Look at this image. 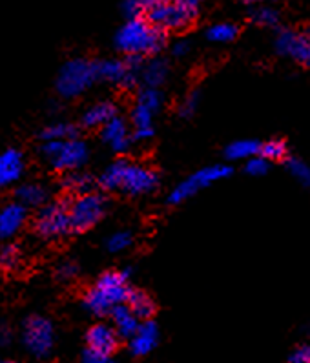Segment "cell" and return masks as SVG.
<instances>
[{"label":"cell","instance_id":"cell-1","mask_svg":"<svg viewBox=\"0 0 310 363\" xmlns=\"http://www.w3.org/2000/svg\"><path fill=\"white\" fill-rule=\"evenodd\" d=\"M157 184L159 175L153 168L126 159L111 162L101 175L102 189L121 190L130 196H145L157 189Z\"/></svg>","mask_w":310,"mask_h":363},{"label":"cell","instance_id":"cell-2","mask_svg":"<svg viewBox=\"0 0 310 363\" xmlns=\"http://www.w3.org/2000/svg\"><path fill=\"white\" fill-rule=\"evenodd\" d=\"M165 43V31L155 28L148 18L143 17L128 21L115 35V44L121 52L126 53L128 57H137V59L161 52Z\"/></svg>","mask_w":310,"mask_h":363},{"label":"cell","instance_id":"cell-3","mask_svg":"<svg viewBox=\"0 0 310 363\" xmlns=\"http://www.w3.org/2000/svg\"><path fill=\"white\" fill-rule=\"evenodd\" d=\"M128 296H130L128 274L111 270L102 274L95 285L86 292L84 305L95 316H106L114 312V308L124 305Z\"/></svg>","mask_w":310,"mask_h":363},{"label":"cell","instance_id":"cell-4","mask_svg":"<svg viewBox=\"0 0 310 363\" xmlns=\"http://www.w3.org/2000/svg\"><path fill=\"white\" fill-rule=\"evenodd\" d=\"M95 81H97L95 62H89L84 59H73L60 68L59 77H57V91L66 99L79 97Z\"/></svg>","mask_w":310,"mask_h":363},{"label":"cell","instance_id":"cell-5","mask_svg":"<svg viewBox=\"0 0 310 363\" xmlns=\"http://www.w3.org/2000/svg\"><path fill=\"white\" fill-rule=\"evenodd\" d=\"M199 4H184L177 0H166L148 11V21L161 31L184 30L196 21Z\"/></svg>","mask_w":310,"mask_h":363},{"label":"cell","instance_id":"cell-6","mask_svg":"<svg viewBox=\"0 0 310 363\" xmlns=\"http://www.w3.org/2000/svg\"><path fill=\"white\" fill-rule=\"evenodd\" d=\"M40 152L51 167L60 172L77 170L88 159V146L77 137L66 141H46Z\"/></svg>","mask_w":310,"mask_h":363},{"label":"cell","instance_id":"cell-7","mask_svg":"<svg viewBox=\"0 0 310 363\" xmlns=\"http://www.w3.org/2000/svg\"><path fill=\"white\" fill-rule=\"evenodd\" d=\"M232 174V168L225 167V164H214V167H206L197 170L196 174L188 175L187 179L181 181V183L175 186L174 190L168 196V203L170 205H181L187 199L194 197L196 194H199L201 190L209 189L217 181H223L226 177H230Z\"/></svg>","mask_w":310,"mask_h":363},{"label":"cell","instance_id":"cell-8","mask_svg":"<svg viewBox=\"0 0 310 363\" xmlns=\"http://www.w3.org/2000/svg\"><path fill=\"white\" fill-rule=\"evenodd\" d=\"M33 228L44 240H59L72 230V219H70V205L64 201L50 203L38 210L35 218Z\"/></svg>","mask_w":310,"mask_h":363},{"label":"cell","instance_id":"cell-9","mask_svg":"<svg viewBox=\"0 0 310 363\" xmlns=\"http://www.w3.org/2000/svg\"><path fill=\"white\" fill-rule=\"evenodd\" d=\"M106 212L104 197L95 192L77 196L70 205V219H72V230L86 232L94 228Z\"/></svg>","mask_w":310,"mask_h":363},{"label":"cell","instance_id":"cell-10","mask_svg":"<svg viewBox=\"0 0 310 363\" xmlns=\"http://www.w3.org/2000/svg\"><path fill=\"white\" fill-rule=\"evenodd\" d=\"M139 62L140 59H137V57H128V60L110 59L95 62L97 79L117 84L121 88H132L137 82V75L140 72Z\"/></svg>","mask_w":310,"mask_h":363},{"label":"cell","instance_id":"cell-11","mask_svg":"<svg viewBox=\"0 0 310 363\" xmlns=\"http://www.w3.org/2000/svg\"><path fill=\"white\" fill-rule=\"evenodd\" d=\"M22 342L31 354L37 356V358H44L53 349V327L46 318H30L24 323Z\"/></svg>","mask_w":310,"mask_h":363},{"label":"cell","instance_id":"cell-12","mask_svg":"<svg viewBox=\"0 0 310 363\" xmlns=\"http://www.w3.org/2000/svg\"><path fill=\"white\" fill-rule=\"evenodd\" d=\"M276 50L279 55L294 59L303 66H310V37L292 30H283L276 37Z\"/></svg>","mask_w":310,"mask_h":363},{"label":"cell","instance_id":"cell-13","mask_svg":"<svg viewBox=\"0 0 310 363\" xmlns=\"http://www.w3.org/2000/svg\"><path fill=\"white\" fill-rule=\"evenodd\" d=\"M86 342H88V350L101 352V354H114L119 345V334L111 325L97 323L88 330Z\"/></svg>","mask_w":310,"mask_h":363},{"label":"cell","instance_id":"cell-14","mask_svg":"<svg viewBox=\"0 0 310 363\" xmlns=\"http://www.w3.org/2000/svg\"><path fill=\"white\" fill-rule=\"evenodd\" d=\"M28 210L21 203H8L0 206V240H8L17 234L26 223Z\"/></svg>","mask_w":310,"mask_h":363},{"label":"cell","instance_id":"cell-15","mask_svg":"<svg viewBox=\"0 0 310 363\" xmlns=\"http://www.w3.org/2000/svg\"><path fill=\"white\" fill-rule=\"evenodd\" d=\"M102 141L106 143L114 152H126L132 143V133L128 123L121 117H114L108 124L102 126Z\"/></svg>","mask_w":310,"mask_h":363},{"label":"cell","instance_id":"cell-16","mask_svg":"<svg viewBox=\"0 0 310 363\" xmlns=\"http://www.w3.org/2000/svg\"><path fill=\"white\" fill-rule=\"evenodd\" d=\"M24 172V157L18 150H6L0 154V189H8L21 179Z\"/></svg>","mask_w":310,"mask_h":363},{"label":"cell","instance_id":"cell-17","mask_svg":"<svg viewBox=\"0 0 310 363\" xmlns=\"http://www.w3.org/2000/svg\"><path fill=\"white\" fill-rule=\"evenodd\" d=\"M159 340V330L157 325L153 323L152 320H146L139 325L137 333L130 337V352L133 356H146L150 354Z\"/></svg>","mask_w":310,"mask_h":363},{"label":"cell","instance_id":"cell-18","mask_svg":"<svg viewBox=\"0 0 310 363\" xmlns=\"http://www.w3.org/2000/svg\"><path fill=\"white\" fill-rule=\"evenodd\" d=\"M114 117H117V108L111 101H101L89 106L82 116V124L86 128H102L104 124L110 123Z\"/></svg>","mask_w":310,"mask_h":363},{"label":"cell","instance_id":"cell-19","mask_svg":"<svg viewBox=\"0 0 310 363\" xmlns=\"http://www.w3.org/2000/svg\"><path fill=\"white\" fill-rule=\"evenodd\" d=\"M111 321H114V329L117 330V334L123 337H128V340L137 333L140 325V320L128 308V305H121V307L114 308V312H111Z\"/></svg>","mask_w":310,"mask_h":363},{"label":"cell","instance_id":"cell-20","mask_svg":"<svg viewBox=\"0 0 310 363\" xmlns=\"http://www.w3.org/2000/svg\"><path fill=\"white\" fill-rule=\"evenodd\" d=\"M153 111L148 108L135 104L132 111V124H133V139L135 141H148L153 137Z\"/></svg>","mask_w":310,"mask_h":363},{"label":"cell","instance_id":"cell-21","mask_svg":"<svg viewBox=\"0 0 310 363\" xmlns=\"http://www.w3.org/2000/svg\"><path fill=\"white\" fill-rule=\"evenodd\" d=\"M261 152V145L254 139H239V141L230 143L226 146L225 154L230 161H250L252 157H258Z\"/></svg>","mask_w":310,"mask_h":363},{"label":"cell","instance_id":"cell-22","mask_svg":"<svg viewBox=\"0 0 310 363\" xmlns=\"http://www.w3.org/2000/svg\"><path fill=\"white\" fill-rule=\"evenodd\" d=\"M140 77H143L146 88H159L168 77V66L165 60L152 59L140 68Z\"/></svg>","mask_w":310,"mask_h":363},{"label":"cell","instance_id":"cell-23","mask_svg":"<svg viewBox=\"0 0 310 363\" xmlns=\"http://www.w3.org/2000/svg\"><path fill=\"white\" fill-rule=\"evenodd\" d=\"M46 197V189L38 183H24L17 190V203H21L26 208H30V206H44Z\"/></svg>","mask_w":310,"mask_h":363},{"label":"cell","instance_id":"cell-24","mask_svg":"<svg viewBox=\"0 0 310 363\" xmlns=\"http://www.w3.org/2000/svg\"><path fill=\"white\" fill-rule=\"evenodd\" d=\"M128 308L135 314L139 320L146 321L153 316V311H155V305H153L152 298L148 294L140 291H130V296L126 299Z\"/></svg>","mask_w":310,"mask_h":363},{"label":"cell","instance_id":"cell-25","mask_svg":"<svg viewBox=\"0 0 310 363\" xmlns=\"http://www.w3.org/2000/svg\"><path fill=\"white\" fill-rule=\"evenodd\" d=\"M62 186L68 192L77 194V196H82V194H88L92 192V177L86 174H81V172H68L66 177L62 179Z\"/></svg>","mask_w":310,"mask_h":363},{"label":"cell","instance_id":"cell-26","mask_svg":"<svg viewBox=\"0 0 310 363\" xmlns=\"http://www.w3.org/2000/svg\"><path fill=\"white\" fill-rule=\"evenodd\" d=\"M77 128L70 123H55L50 124L48 128L43 130L40 137L43 143L46 141H66V139H75Z\"/></svg>","mask_w":310,"mask_h":363},{"label":"cell","instance_id":"cell-27","mask_svg":"<svg viewBox=\"0 0 310 363\" xmlns=\"http://www.w3.org/2000/svg\"><path fill=\"white\" fill-rule=\"evenodd\" d=\"M238 33L239 30L236 24H232V22H219V24H214L212 28H209L206 37H209L212 43L226 44V43H232V40L238 37Z\"/></svg>","mask_w":310,"mask_h":363},{"label":"cell","instance_id":"cell-28","mask_svg":"<svg viewBox=\"0 0 310 363\" xmlns=\"http://www.w3.org/2000/svg\"><path fill=\"white\" fill-rule=\"evenodd\" d=\"M135 104L148 108L150 111L157 113L159 108H161V104H162L161 91H159L157 88H145V90H140V94L137 95Z\"/></svg>","mask_w":310,"mask_h":363},{"label":"cell","instance_id":"cell-29","mask_svg":"<svg viewBox=\"0 0 310 363\" xmlns=\"http://www.w3.org/2000/svg\"><path fill=\"white\" fill-rule=\"evenodd\" d=\"M133 243V235L130 234V232L126 230H119L115 232V234H111L110 238H108L106 241V247L110 252L114 254H119V252H124L126 248L132 247Z\"/></svg>","mask_w":310,"mask_h":363},{"label":"cell","instance_id":"cell-30","mask_svg":"<svg viewBox=\"0 0 310 363\" xmlns=\"http://www.w3.org/2000/svg\"><path fill=\"white\" fill-rule=\"evenodd\" d=\"M260 155L267 159L268 162L279 161V159H283L287 155V145L283 141H279V139H272V141L261 145Z\"/></svg>","mask_w":310,"mask_h":363},{"label":"cell","instance_id":"cell-31","mask_svg":"<svg viewBox=\"0 0 310 363\" xmlns=\"http://www.w3.org/2000/svg\"><path fill=\"white\" fill-rule=\"evenodd\" d=\"M21 250L15 245H6V247H2V250H0V267L2 269L15 270L21 265Z\"/></svg>","mask_w":310,"mask_h":363},{"label":"cell","instance_id":"cell-32","mask_svg":"<svg viewBox=\"0 0 310 363\" xmlns=\"http://www.w3.org/2000/svg\"><path fill=\"white\" fill-rule=\"evenodd\" d=\"M289 172L294 179L298 181L301 186L310 189V167L306 162L299 161V159H290L289 161Z\"/></svg>","mask_w":310,"mask_h":363},{"label":"cell","instance_id":"cell-33","mask_svg":"<svg viewBox=\"0 0 310 363\" xmlns=\"http://www.w3.org/2000/svg\"><path fill=\"white\" fill-rule=\"evenodd\" d=\"M252 18L260 26L272 28L279 22V13L274 8H255L254 13H252Z\"/></svg>","mask_w":310,"mask_h":363},{"label":"cell","instance_id":"cell-34","mask_svg":"<svg viewBox=\"0 0 310 363\" xmlns=\"http://www.w3.org/2000/svg\"><path fill=\"white\" fill-rule=\"evenodd\" d=\"M268 164L270 162L267 161L265 157H261V155H258V157H252L250 161H247V167H245V170H247V174L254 175V177H260V175H265L268 172Z\"/></svg>","mask_w":310,"mask_h":363},{"label":"cell","instance_id":"cell-35","mask_svg":"<svg viewBox=\"0 0 310 363\" xmlns=\"http://www.w3.org/2000/svg\"><path fill=\"white\" fill-rule=\"evenodd\" d=\"M197 106H199V94L197 91H192L187 99H184L181 106H179V113L183 117H192L196 113Z\"/></svg>","mask_w":310,"mask_h":363},{"label":"cell","instance_id":"cell-36","mask_svg":"<svg viewBox=\"0 0 310 363\" xmlns=\"http://www.w3.org/2000/svg\"><path fill=\"white\" fill-rule=\"evenodd\" d=\"M143 11H145V8L140 6L139 0H124L123 2V13L126 15L128 21H132V18H139Z\"/></svg>","mask_w":310,"mask_h":363},{"label":"cell","instance_id":"cell-37","mask_svg":"<svg viewBox=\"0 0 310 363\" xmlns=\"http://www.w3.org/2000/svg\"><path fill=\"white\" fill-rule=\"evenodd\" d=\"M82 363H117L111 354H101V352H94V350H86Z\"/></svg>","mask_w":310,"mask_h":363},{"label":"cell","instance_id":"cell-38","mask_svg":"<svg viewBox=\"0 0 310 363\" xmlns=\"http://www.w3.org/2000/svg\"><path fill=\"white\" fill-rule=\"evenodd\" d=\"M289 363H310V343L296 349L290 356Z\"/></svg>","mask_w":310,"mask_h":363},{"label":"cell","instance_id":"cell-39","mask_svg":"<svg viewBox=\"0 0 310 363\" xmlns=\"http://www.w3.org/2000/svg\"><path fill=\"white\" fill-rule=\"evenodd\" d=\"M77 270L79 269H77L75 263H72V261H66V263H62V265L59 267V270H57V272H59V278L72 279L77 276Z\"/></svg>","mask_w":310,"mask_h":363},{"label":"cell","instance_id":"cell-40","mask_svg":"<svg viewBox=\"0 0 310 363\" xmlns=\"http://www.w3.org/2000/svg\"><path fill=\"white\" fill-rule=\"evenodd\" d=\"M188 48L190 46H188L187 40H179V43L174 44V50H172V52H174L175 57H183L188 53Z\"/></svg>","mask_w":310,"mask_h":363},{"label":"cell","instance_id":"cell-41","mask_svg":"<svg viewBox=\"0 0 310 363\" xmlns=\"http://www.w3.org/2000/svg\"><path fill=\"white\" fill-rule=\"evenodd\" d=\"M140 2V6H143V8L145 9H152V8H155V6H159V4H162V2H166V0H139Z\"/></svg>","mask_w":310,"mask_h":363},{"label":"cell","instance_id":"cell-42","mask_svg":"<svg viewBox=\"0 0 310 363\" xmlns=\"http://www.w3.org/2000/svg\"><path fill=\"white\" fill-rule=\"evenodd\" d=\"M9 342V333L6 329L0 330V343H8Z\"/></svg>","mask_w":310,"mask_h":363},{"label":"cell","instance_id":"cell-43","mask_svg":"<svg viewBox=\"0 0 310 363\" xmlns=\"http://www.w3.org/2000/svg\"><path fill=\"white\" fill-rule=\"evenodd\" d=\"M177 2H184V4H199V0H177Z\"/></svg>","mask_w":310,"mask_h":363},{"label":"cell","instance_id":"cell-44","mask_svg":"<svg viewBox=\"0 0 310 363\" xmlns=\"http://www.w3.org/2000/svg\"><path fill=\"white\" fill-rule=\"evenodd\" d=\"M247 2H248V4H250V6H255V4H258V2H260V0H247Z\"/></svg>","mask_w":310,"mask_h":363},{"label":"cell","instance_id":"cell-45","mask_svg":"<svg viewBox=\"0 0 310 363\" xmlns=\"http://www.w3.org/2000/svg\"><path fill=\"white\" fill-rule=\"evenodd\" d=\"M0 363H17V362H11V359H0Z\"/></svg>","mask_w":310,"mask_h":363},{"label":"cell","instance_id":"cell-46","mask_svg":"<svg viewBox=\"0 0 310 363\" xmlns=\"http://www.w3.org/2000/svg\"><path fill=\"white\" fill-rule=\"evenodd\" d=\"M309 37H310V31H309Z\"/></svg>","mask_w":310,"mask_h":363}]
</instances>
